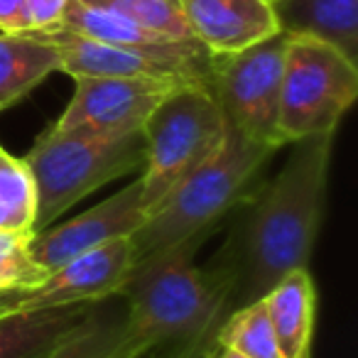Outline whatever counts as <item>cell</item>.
<instances>
[{
	"instance_id": "6da1fadb",
	"label": "cell",
	"mask_w": 358,
	"mask_h": 358,
	"mask_svg": "<svg viewBox=\"0 0 358 358\" xmlns=\"http://www.w3.org/2000/svg\"><path fill=\"white\" fill-rule=\"evenodd\" d=\"M292 145L282 169L255 192L236 263L224 268L234 278V289L238 287L241 304L263 299L280 278L307 268L322 229L334 135Z\"/></svg>"
},
{
	"instance_id": "7a4b0ae2",
	"label": "cell",
	"mask_w": 358,
	"mask_h": 358,
	"mask_svg": "<svg viewBox=\"0 0 358 358\" xmlns=\"http://www.w3.org/2000/svg\"><path fill=\"white\" fill-rule=\"evenodd\" d=\"M206 236L138 260L123 287L128 334L157 351L164 343L194 346L214 329L234 292L229 270H204L194 255Z\"/></svg>"
},
{
	"instance_id": "3957f363",
	"label": "cell",
	"mask_w": 358,
	"mask_h": 358,
	"mask_svg": "<svg viewBox=\"0 0 358 358\" xmlns=\"http://www.w3.org/2000/svg\"><path fill=\"white\" fill-rule=\"evenodd\" d=\"M275 152L278 150L253 143L229 125L216 152L187 174L135 231L130 238L135 263L196 236H209V231L241 204Z\"/></svg>"
},
{
	"instance_id": "277c9868",
	"label": "cell",
	"mask_w": 358,
	"mask_h": 358,
	"mask_svg": "<svg viewBox=\"0 0 358 358\" xmlns=\"http://www.w3.org/2000/svg\"><path fill=\"white\" fill-rule=\"evenodd\" d=\"M22 162L35 182V231H42L91 192L143 169L145 140L143 133L101 138L50 130Z\"/></svg>"
},
{
	"instance_id": "5b68a950",
	"label": "cell",
	"mask_w": 358,
	"mask_h": 358,
	"mask_svg": "<svg viewBox=\"0 0 358 358\" xmlns=\"http://www.w3.org/2000/svg\"><path fill=\"white\" fill-rule=\"evenodd\" d=\"M224 113L209 84H177L143 125V209L152 214L174 187L216 152L226 135Z\"/></svg>"
},
{
	"instance_id": "8992f818",
	"label": "cell",
	"mask_w": 358,
	"mask_h": 358,
	"mask_svg": "<svg viewBox=\"0 0 358 358\" xmlns=\"http://www.w3.org/2000/svg\"><path fill=\"white\" fill-rule=\"evenodd\" d=\"M358 96V66L327 42L289 37L280 84L278 130L285 145L334 135Z\"/></svg>"
},
{
	"instance_id": "52a82bcc",
	"label": "cell",
	"mask_w": 358,
	"mask_h": 358,
	"mask_svg": "<svg viewBox=\"0 0 358 358\" xmlns=\"http://www.w3.org/2000/svg\"><path fill=\"white\" fill-rule=\"evenodd\" d=\"M289 35L278 32L236 55L211 57L209 89L226 123L265 148L280 150V84Z\"/></svg>"
},
{
	"instance_id": "ba28073f",
	"label": "cell",
	"mask_w": 358,
	"mask_h": 358,
	"mask_svg": "<svg viewBox=\"0 0 358 358\" xmlns=\"http://www.w3.org/2000/svg\"><path fill=\"white\" fill-rule=\"evenodd\" d=\"M74 96L52 130L118 138L143 133V125L177 84L192 81L150 76H79Z\"/></svg>"
},
{
	"instance_id": "9c48e42d",
	"label": "cell",
	"mask_w": 358,
	"mask_h": 358,
	"mask_svg": "<svg viewBox=\"0 0 358 358\" xmlns=\"http://www.w3.org/2000/svg\"><path fill=\"white\" fill-rule=\"evenodd\" d=\"M47 40L57 52L64 74L79 76H150V79H174L192 84H209L211 55H152V52L128 50V47L106 45L91 37L76 35L64 27L35 32Z\"/></svg>"
},
{
	"instance_id": "30bf717a",
	"label": "cell",
	"mask_w": 358,
	"mask_h": 358,
	"mask_svg": "<svg viewBox=\"0 0 358 358\" xmlns=\"http://www.w3.org/2000/svg\"><path fill=\"white\" fill-rule=\"evenodd\" d=\"M145 219L148 214L143 209V182L138 177L76 219L35 231L27 241V255L32 263L52 273L86 250H94L110 241L133 238Z\"/></svg>"
},
{
	"instance_id": "8fae6325",
	"label": "cell",
	"mask_w": 358,
	"mask_h": 358,
	"mask_svg": "<svg viewBox=\"0 0 358 358\" xmlns=\"http://www.w3.org/2000/svg\"><path fill=\"white\" fill-rule=\"evenodd\" d=\"M135 268L133 241L120 238L66 260L37 287L22 289L20 309L99 304L123 292Z\"/></svg>"
},
{
	"instance_id": "7c38bea8",
	"label": "cell",
	"mask_w": 358,
	"mask_h": 358,
	"mask_svg": "<svg viewBox=\"0 0 358 358\" xmlns=\"http://www.w3.org/2000/svg\"><path fill=\"white\" fill-rule=\"evenodd\" d=\"M192 37L211 57L236 55L278 35L270 0H177Z\"/></svg>"
},
{
	"instance_id": "4fadbf2b",
	"label": "cell",
	"mask_w": 358,
	"mask_h": 358,
	"mask_svg": "<svg viewBox=\"0 0 358 358\" xmlns=\"http://www.w3.org/2000/svg\"><path fill=\"white\" fill-rule=\"evenodd\" d=\"M59 27L76 32V35L91 37L96 42L128 47V50H140V52H152V55H177V57L209 55L199 42L172 40V37H164L159 32H152L148 27L138 25L135 20L118 15V13L86 6L81 0H69V6H66L64 15H62Z\"/></svg>"
},
{
	"instance_id": "5bb4252c",
	"label": "cell",
	"mask_w": 358,
	"mask_h": 358,
	"mask_svg": "<svg viewBox=\"0 0 358 358\" xmlns=\"http://www.w3.org/2000/svg\"><path fill=\"white\" fill-rule=\"evenodd\" d=\"M280 32L327 42L343 57H358V0H278Z\"/></svg>"
},
{
	"instance_id": "9a60e30c",
	"label": "cell",
	"mask_w": 358,
	"mask_h": 358,
	"mask_svg": "<svg viewBox=\"0 0 358 358\" xmlns=\"http://www.w3.org/2000/svg\"><path fill=\"white\" fill-rule=\"evenodd\" d=\"M282 358H302L312 351L317 289L307 268L280 278L263 297Z\"/></svg>"
},
{
	"instance_id": "2e32d148",
	"label": "cell",
	"mask_w": 358,
	"mask_h": 358,
	"mask_svg": "<svg viewBox=\"0 0 358 358\" xmlns=\"http://www.w3.org/2000/svg\"><path fill=\"white\" fill-rule=\"evenodd\" d=\"M99 304L13 309L0 314V358H40L66 338Z\"/></svg>"
},
{
	"instance_id": "e0dca14e",
	"label": "cell",
	"mask_w": 358,
	"mask_h": 358,
	"mask_svg": "<svg viewBox=\"0 0 358 358\" xmlns=\"http://www.w3.org/2000/svg\"><path fill=\"white\" fill-rule=\"evenodd\" d=\"M59 69V52L40 35L0 32V110L15 106Z\"/></svg>"
},
{
	"instance_id": "ac0fdd59",
	"label": "cell",
	"mask_w": 358,
	"mask_h": 358,
	"mask_svg": "<svg viewBox=\"0 0 358 358\" xmlns=\"http://www.w3.org/2000/svg\"><path fill=\"white\" fill-rule=\"evenodd\" d=\"M150 351L135 341L125 327V312H101L99 307L40 358H123L128 353Z\"/></svg>"
},
{
	"instance_id": "d6986e66",
	"label": "cell",
	"mask_w": 358,
	"mask_h": 358,
	"mask_svg": "<svg viewBox=\"0 0 358 358\" xmlns=\"http://www.w3.org/2000/svg\"><path fill=\"white\" fill-rule=\"evenodd\" d=\"M216 346L245 358H282L263 299L241 304L216 334Z\"/></svg>"
},
{
	"instance_id": "ffe728a7",
	"label": "cell",
	"mask_w": 358,
	"mask_h": 358,
	"mask_svg": "<svg viewBox=\"0 0 358 358\" xmlns=\"http://www.w3.org/2000/svg\"><path fill=\"white\" fill-rule=\"evenodd\" d=\"M35 182L22 159L0 148V231L35 234Z\"/></svg>"
},
{
	"instance_id": "44dd1931",
	"label": "cell",
	"mask_w": 358,
	"mask_h": 358,
	"mask_svg": "<svg viewBox=\"0 0 358 358\" xmlns=\"http://www.w3.org/2000/svg\"><path fill=\"white\" fill-rule=\"evenodd\" d=\"M86 6L103 8V10L118 13V15L135 20L138 25L172 37L179 42H196L187 27L177 0H81Z\"/></svg>"
},
{
	"instance_id": "7402d4cb",
	"label": "cell",
	"mask_w": 358,
	"mask_h": 358,
	"mask_svg": "<svg viewBox=\"0 0 358 358\" xmlns=\"http://www.w3.org/2000/svg\"><path fill=\"white\" fill-rule=\"evenodd\" d=\"M47 270H42L27 255V248L20 253H13L0 258V289H30L37 287L47 278Z\"/></svg>"
},
{
	"instance_id": "603a6c76",
	"label": "cell",
	"mask_w": 358,
	"mask_h": 358,
	"mask_svg": "<svg viewBox=\"0 0 358 358\" xmlns=\"http://www.w3.org/2000/svg\"><path fill=\"white\" fill-rule=\"evenodd\" d=\"M22 3H25L30 32L57 30L66 6H69V0H22Z\"/></svg>"
},
{
	"instance_id": "cb8c5ba5",
	"label": "cell",
	"mask_w": 358,
	"mask_h": 358,
	"mask_svg": "<svg viewBox=\"0 0 358 358\" xmlns=\"http://www.w3.org/2000/svg\"><path fill=\"white\" fill-rule=\"evenodd\" d=\"M0 32H8V35L30 32V22H27L22 0H0Z\"/></svg>"
},
{
	"instance_id": "d4e9b609",
	"label": "cell",
	"mask_w": 358,
	"mask_h": 358,
	"mask_svg": "<svg viewBox=\"0 0 358 358\" xmlns=\"http://www.w3.org/2000/svg\"><path fill=\"white\" fill-rule=\"evenodd\" d=\"M32 238V234H15V231H0V258L13 253H20L27 248V241Z\"/></svg>"
},
{
	"instance_id": "484cf974",
	"label": "cell",
	"mask_w": 358,
	"mask_h": 358,
	"mask_svg": "<svg viewBox=\"0 0 358 358\" xmlns=\"http://www.w3.org/2000/svg\"><path fill=\"white\" fill-rule=\"evenodd\" d=\"M22 289H0V314L13 312L20 307Z\"/></svg>"
},
{
	"instance_id": "4316f807",
	"label": "cell",
	"mask_w": 358,
	"mask_h": 358,
	"mask_svg": "<svg viewBox=\"0 0 358 358\" xmlns=\"http://www.w3.org/2000/svg\"><path fill=\"white\" fill-rule=\"evenodd\" d=\"M214 358H245V356H241V353H236V351H229V348H221Z\"/></svg>"
},
{
	"instance_id": "83f0119b",
	"label": "cell",
	"mask_w": 358,
	"mask_h": 358,
	"mask_svg": "<svg viewBox=\"0 0 358 358\" xmlns=\"http://www.w3.org/2000/svg\"><path fill=\"white\" fill-rule=\"evenodd\" d=\"M179 358H199V356H196V343H194V346H187Z\"/></svg>"
},
{
	"instance_id": "f1b7e54d",
	"label": "cell",
	"mask_w": 358,
	"mask_h": 358,
	"mask_svg": "<svg viewBox=\"0 0 358 358\" xmlns=\"http://www.w3.org/2000/svg\"><path fill=\"white\" fill-rule=\"evenodd\" d=\"M152 353L155 351H138V353H128V356H123V358H152Z\"/></svg>"
},
{
	"instance_id": "f546056e",
	"label": "cell",
	"mask_w": 358,
	"mask_h": 358,
	"mask_svg": "<svg viewBox=\"0 0 358 358\" xmlns=\"http://www.w3.org/2000/svg\"><path fill=\"white\" fill-rule=\"evenodd\" d=\"M302 358H312V351H309V353H304V356Z\"/></svg>"
},
{
	"instance_id": "4dcf8cb0",
	"label": "cell",
	"mask_w": 358,
	"mask_h": 358,
	"mask_svg": "<svg viewBox=\"0 0 358 358\" xmlns=\"http://www.w3.org/2000/svg\"><path fill=\"white\" fill-rule=\"evenodd\" d=\"M270 3H278V0H270Z\"/></svg>"
}]
</instances>
